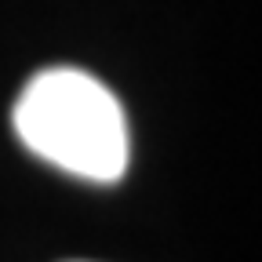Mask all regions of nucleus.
I'll use <instances>...</instances> for the list:
<instances>
[{
  "label": "nucleus",
  "instance_id": "f257e3e1",
  "mask_svg": "<svg viewBox=\"0 0 262 262\" xmlns=\"http://www.w3.org/2000/svg\"><path fill=\"white\" fill-rule=\"evenodd\" d=\"M11 120L26 149L66 175L117 182L127 168V117L117 95L84 70H40L22 88Z\"/></svg>",
  "mask_w": 262,
  "mask_h": 262
}]
</instances>
